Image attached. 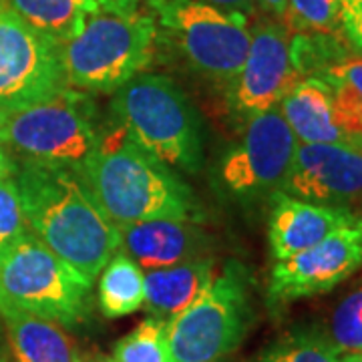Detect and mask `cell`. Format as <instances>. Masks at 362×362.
I'll return each instance as SVG.
<instances>
[{
	"instance_id": "cell-1",
	"label": "cell",
	"mask_w": 362,
	"mask_h": 362,
	"mask_svg": "<svg viewBox=\"0 0 362 362\" xmlns=\"http://www.w3.org/2000/svg\"><path fill=\"white\" fill-rule=\"evenodd\" d=\"M26 226L90 282L121 250V235L75 168L25 159L16 169Z\"/></svg>"
},
{
	"instance_id": "cell-2",
	"label": "cell",
	"mask_w": 362,
	"mask_h": 362,
	"mask_svg": "<svg viewBox=\"0 0 362 362\" xmlns=\"http://www.w3.org/2000/svg\"><path fill=\"white\" fill-rule=\"evenodd\" d=\"M77 171L117 228L149 220H206L180 173L143 151L117 123L101 133L97 149Z\"/></svg>"
},
{
	"instance_id": "cell-3",
	"label": "cell",
	"mask_w": 362,
	"mask_h": 362,
	"mask_svg": "<svg viewBox=\"0 0 362 362\" xmlns=\"http://www.w3.org/2000/svg\"><path fill=\"white\" fill-rule=\"evenodd\" d=\"M111 113L133 141L177 173L204 168V135L187 95L165 75L141 73L113 93Z\"/></svg>"
},
{
	"instance_id": "cell-4",
	"label": "cell",
	"mask_w": 362,
	"mask_h": 362,
	"mask_svg": "<svg viewBox=\"0 0 362 362\" xmlns=\"http://www.w3.org/2000/svg\"><path fill=\"white\" fill-rule=\"evenodd\" d=\"M157 40L151 11L115 13L99 6L63 45L66 85L85 93H115L151 65Z\"/></svg>"
},
{
	"instance_id": "cell-5",
	"label": "cell",
	"mask_w": 362,
	"mask_h": 362,
	"mask_svg": "<svg viewBox=\"0 0 362 362\" xmlns=\"http://www.w3.org/2000/svg\"><path fill=\"white\" fill-rule=\"evenodd\" d=\"M256 320L252 276L228 259L206 290L168 322L173 362H221L238 349Z\"/></svg>"
},
{
	"instance_id": "cell-6",
	"label": "cell",
	"mask_w": 362,
	"mask_h": 362,
	"mask_svg": "<svg viewBox=\"0 0 362 362\" xmlns=\"http://www.w3.org/2000/svg\"><path fill=\"white\" fill-rule=\"evenodd\" d=\"M90 286L37 235L23 233L0 247V306L75 326L89 316Z\"/></svg>"
},
{
	"instance_id": "cell-7",
	"label": "cell",
	"mask_w": 362,
	"mask_h": 362,
	"mask_svg": "<svg viewBox=\"0 0 362 362\" xmlns=\"http://www.w3.org/2000/svg\"><path fill=\"white\" fill-rule=\"evenodd\" d=\"M147 6L157 26L197 75L230 87L250 51V16L221 11L202 0H151Z\"/></svg>"
},
{
	"instance_id": "cell-8",
	"label": "cell",
	"mask_w": 362,
	"mask_h": 362,
	"mask_svg": "<svg viewBox=\"0 0 362 362\" xmlns=\"http://www.w3.org/2000/svg\"><path fill=\"white\" fill-rule=\"evenodd\" d=\"M95 103L85 90L66 87L40 103L8 113L4 145L42 163L81 169L99 145Z\"/></svg>"
},
{
	"instance_id": "cell-9",
	"label": "cell",
	"mask_w": 362,
	"mask_h": 362,
	"mask_svg": "<svg viewBox=\"0 0 362 362\" xmlns=\"http://www.w3.org/2000/svg\"><path fill=\"white\" fill-rule=\"evenodd\" d=\"M66 87L63 45L0 4V109L13 113Z\"/></svg>"
},
{
	"instance_id": "cell-10",
	"label": "cell",
	"mask_w": 362,
	"mask_h": 362,
	"mask_svg": "<svg viewBox=\"0 0 362 362\" xmlns=\"http://www.w3.org/2000/svg\"><path fill=\"white\" fill-rule=\"evenodd\" d=\"M242 139L223 156L220 177L228 192L242 197L282 189L298 139L280 105L246 119Z\"/></svg>"
},
{
	"instance_id": "cell-11",
	"label": "cell",
	"mask_w": 362,
	"mask_h": 362,
	"mask_svg": "<svg viewBox=\"0 0 362 362\" xmlns=\"http://www.w3.org/2000/svg\"><path fill=\"white\" fill-rule=\"evenodd\" d=\"M362 268V218L338 228L320 244L276 259L268 282V304L278 310L296 300L334 290Z\"/></svg>"
},
{
	"instance_id": "cell-12",
	"label": "cell",
	"mask_w": 362,
	"mask_h": 362,
	"mask_svg": "<svg viewBox=\"0 0 362 362\" xmlns=\"http://www.w3.org/2000/svg\"><path fill=\"white\" fill-rule=\"evenodd\" d=\"M292 33L284 23L259 18L252 25V42L238 77L230 83V105L244 119L278 107L300 81L290 52Z\"/></svg>"
},
{
	"instance_id": "cell-13",
	"label": "cell",
	"mask_w": 362,
	"mask_h": 362,
	"mask_svg": "<svg viewBox=\"0 0 362 362\" xmlns=\"http://www.w3.org/2000/svg\"><path fill=\"white\" fill-rule=\"evenodd\" d=\"M280 192L324 206H349L361 199L362 147L298 143Z\"/></svg>"
},
{
	"instance_id": "cell-14",
	"label": "cell",
	"mask_w": 362,
	"mask_h": 362,
	"mask_svg": "<svg viewBox=\"0 0 362 362\" xmlns=\"http://www.w3.org/2000/svg\"><path fill=\"white\" fill-rule=\"evenodd\" d=\"M358 220L346 206H324L304 202L284 192L272 194L268 242L274 259H286L320 244L338 228Z\"/></svg>"
},
{
	"instance_id": "cell-15",
	"label": "cell",
	"mask_w": 362,
	"mask_h": 362,
	"mask_svg": "<svg viewBox=\"0 0 362 362\" xmlns=\"http://www.w3.org/2000/svg\"><path fill=\"white\" fill-rule=\"evenodd\" d=\"M121 247L141 270H159L209 256V233L197 221L149 220L119 226Z\"/></svg>"
},
{
	"instance_id": "cell-16",
	"label": "cell",
	"mask_w": 362,
	"mask_h": 362,
	"mask_svg": "<svg viewBox=\"0 0 362 362\" xmlns=\"http://www.w3.org/2000/svg\"><path fill=\"white\" fill-rule=\"evenodd\" d=\"M286 123L298 143H349L340 123L330 85L318 77H304L280 101Z\"/></svg>"
},
{
	"instance_id": "cell-17",
	"label": "cell",
	"mask_w": 362,
	"mask_h": 362,
	"mask_svg": "<svg viewBox=\"0 0 362 362\" xmlns=\"http://www.w3.org/2000/svg\"><path fill=\"white\" fill-rule=\"evenodd\" d=\"M216 276L214 256L189 259L145 274V310L169 322L206 290Z\"/></svg>"
},
{
	"instance_id": "cell-18",
	"label": "cell",
	"mask_w": 362,
	"mask_h": 362,
	"mask_svg": "<svg viewBox=\"0 0 362 362\" xmlns=\"http://www.w3.org/2000/svg\"><path fill=\"white\" fill-rule=\"evenodd\" d=\"M18 362H81L59 324L18 308L0 306Z\"/></svg>"
},
{
	"instance_id": "cell-19",
	"label": "cell",
	"mask_w": 362,
	"mask_h": 362,
	"mask_svg": "<svg viewBox=\"0 0 362 362\" xmlns=\"http://www.w3.org/2000/svg\"><path fill=\"white\" fill-rule=\"evenodd\" d=\"M0 4L59 45L73 39L85 18L99 8L97 0H0Z\"/></svg>"
},
{
	"instance_id": "cell-20",
	"label": "cell",
	"mask_w": 362,
	"mask_h": 362,
	"mask_svg": "<svg viewBox=\"0 0 362 362\" xmlns=\"http://www.w3.org/2000/svg\"><path fill=\"white\" fill-rule=\"evenodd\" d=\"M97 298L105 318H123L143 308L145 274L141 266L117 250L99 274Z\"/></svg>"
},
{
	"instance_id": "cell-21",
	"label": "cell",
	"mask_w": 362,
	"mask_h": 362,
	"mask_svg": "<svg viewBox=\"0 0 362 362\" xmlns=\"http://www.w3.org/2000/svg\"><path fill=\"white\" fill-rule=\"evenodd\" d=\"M340 354L330 334L314 326H300L270 342L254 362H340Z\"/></svg>"
},
{
	"instance_id": "cell-22",
	"label": "cell",
	"mask_w": 362,
	"mask_h": 362,
	"mask_svg": "<svg viewBox=\"0 0 362 362\" xmlns=\"http://www.w3.org/2000/svg\"><path fill=\"white\" fill-rule=\"evenodd\" d=\"M318 78H324L332 89L340 123L350 143L362 147V57H349Z\"/></svg>"
},
{
	"instance_id": "cell-23",
	"label": "cell",
	"mask_w": 362,
	"mask_h": 362,
	"mask_svg": "<svg viewBox=\"0 0 362 362\" xmlns=\"http://www.w3.org/2000/svg\"><path fill=\"white\" fill-rule=\"evenodd\" d=\"M113 362H173L168 340V322L147 316L127 337L117 340L109 356Z\"/></svg>"
},
{
	"instance_id": "cell-24",
	"label": "cell",
	"mask_w": 362,
	"mask_h": 362,
	"mask_svg": "<svg viewBox=\"0 0 362 362\" xmlns=\"http://www.w3.org/2000/svg\"><path fill=\"white\" fill-rule=\"evenodd\" d=\"M282 23L290 33L344 37L340 0H286Z\"/></svg>"
},
{
	"instance_id": "cell-25",
	"label": "cell",
	"mask_w": 362,
	"mask_h": 362,
	"mask_svg": "<svg viewBox=\"0 0 362 362\" xmlns=\"http://www.w3.org/2000/svg\"><path fill=\"white\" fill-rule=\"evenodd\" d=\"M330 338L340 352H362V284L337 306L330 320Z\"/></svg>"
},
{
	"instance_id": "cell-26",
	"label": "cell",
	"mask_w": 362,
	"mask_h": 362,
	"mask_svg": "<svg viewBox=\"0 0 362 362\" xmlns=\"http://www.w3.org/2000/svg\"><path fill=\"white\" fill-rule=\"evenodd\" d=\"M26 233L21 192L14 175L0 180V247Z\"/></svg>"
},
{
	"instance_id": "cell-27",
	"label": "cell",
	"mask_w": 362,
	"mask_h": 362,
	"mask_svg": "<svg viewBox=\"0 0 362 362\" xmlns=\"http://www.w3.org/2000/svg\"><path fill=\"white\" fill-rule=\"evenodd\" d=\"M344 39L354 52L362 54V0H340Z\"/></svg>"
},
{
	"instance_id": "cell-28",
	"label": "cell",
	"mask_w": 362,
	"mask_h": 362,
	"mask_svg": "<svg viewBox=\"0 0 362 362\" xmlns=\"http://www.w3.org/2000/svg\"><path fill=\"white\" fill-rule=\"evenodd\" d=\"M206 4H211L216 8L221 11H230V13H242L250 16L252 13H256L258 8V0H202Z\"/></svg>"
},
{
	"instance_id": "cell-29",
	"label": "cell",
	"mask_w": 362,
	"mask_h": 362,
	"mask_svg": "<svg viewBox=\"0 0 362 362\" xmlns=\"http://www.w3.org/2000/svg\"><path fill=\"white\" fill-rule=\"evenodd\" d=\"M151 0H97L99 6L115 11V13H133L139 11L141 6H147Z\"/></svg>"
},
{
	"instance_id": "cell-30",
	"label": "cell",
	"mask_w": 362,
	"mask_h": 362,
	"mask_svg": "<svg viewBox=\"0 0 362 362\" xmlns=\"http://www.w3.org/2000/svg\"><path fill=\"white\" fill-rule=\"evenodd\" d=\"M258 8H262V13L268 18L282 23L286 14V0H258Z\"/></svg>"
},
{
	"instance_id": "cell-31",
	"label": "cell",
	"mask_w": 362,
	"mask_h": 362,
	"mask_svg": "<svg viewBox=\"0 0 362 362\" xmlns=\"http://www.w3.org/2000/svg\"><path fill=\"white\" fill-rule=\"evenodd\" d=\"M16 161H14V157L8 153V151H4L2 147H0V180H6V177H11L16 173Z\"/></svg>"
},
{
	"instance_id": "cell-32",
	"label": "cell",
	"mask_w": 362,
	"mask_h": 362,
	"mask_svg": "<svg viewBox=\"0 0 362 362\" xmlns=\"http://www.w3.org/2000/svg\"><path fill=\"white\" fill-rule=\"evenodd\" d=\"M340 362H362V352H342Z\"/></svg>"
},
{
	"instance_id": "cell-33",
	"label": "cell",
	"mask_w": 362,
	"mask_h": 362,
	"mask_svg": "<svg viewBox=\"0 0 362 362\" xmlns=\"http://www.w3.org/2000/svg\"><path fill=\"white\" fill-rule=\"evenodd\" d=\"M6 119H8V113L0 109V147L4 145V129H6Z\"/></svg>"
},
{
	"instance_id": "cell-34",
	"label": "cell",
	"mask_w": 362,
	"mask_h": 362,
	"mask_svg": "<svg viewBox=\"0 0 362 362\" xmlns=\"http://www.w3.org/2000/svg\"><path fill=\"white\" fill-rule=\"evenodd\" d=\"M81 362H113L109 356H95V358H89V361H81Z\"/></svg>"
},
{
	"instance_id": "cell-35",
	"label": "cell",
	"mask_w": 362,
	"mask_h": 362,
	"mask_svg": "<svg viewBox=\"0 0 362 362\" xmlns=\"http://www.w3.org/2000/svg\"><path fill=\"white\" fill-rule=\"evenodd\" d=\"M0 362H6V358H4V356H2V354H0Z\"/></svg>"
}]
</instances>
